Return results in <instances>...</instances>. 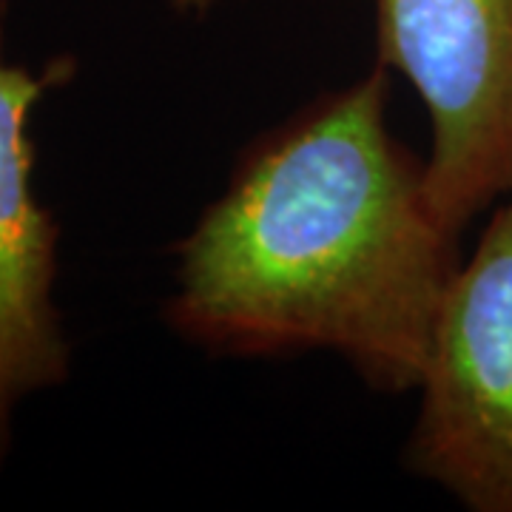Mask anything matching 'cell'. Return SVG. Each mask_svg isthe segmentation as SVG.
<instances>
[{
    "instance_id": "cell-1",
    "label": "cell",
    "mask_w": 512,
    "mask_h": 512,
    "mask_svg": "<svg viewBox=\"0 0 512 512\" xmlns=\"http://www.w3.org/2000/svg\"><path fill=\"white\" fill-rule=\"evenodd\" d=\"M384 111L376 66L248 151L177 251L171 328L237 356L330 350L376 390L419 387L458 237Z\"/></svg>"
},
{
    "instance_id": "cell-2",
    "label": "cell",
    "mask_w": 512,
    "mask_h": 512,
    "mask_svg": "<svg viewBox=\"0 0 512 512\" xmlns=\"http://www.w3.org/2000/svg\"><path fill=\"white\" fill-rule=\"evenodd\" d=\"M379 66L419 92L447 231L512 197V0H376Z\"/></svg>"
},
{
    "instance_id": "cell-3",
    "label": "cell",
    "mask_w": 512,
    "mask_h": 512,
    "mask_svg": "<svg viewBox=\"0 0 512 512\" xmlns=\"http://www.w3.org/2000/svg\"><path fill=\"white\" fill-rule=\"evenodd\" d=\"M407 461L473 512H512V197L458 265L421 373Z\"/></svg>"
},
{
    "instance_id": "cell-4",
    "label": "cell",
    "mask_w": 512,
    "mask_h": 512,
    "mask_svg": "<svg viewBox=\"0 0 512 512\" xmlns=\"http://www.w3.org/2000/svg\"><path fill=\"white\" fill-rule=\"evenodd\" d=\"M69 66L46 74L0 60V461L12 413L69 376V342L55 308L57 222L35 197L32 111Z\"/></svg>"
},
{
    "instance_id": "cell-5",
    "label": "cell",
    "mask_w": 512,
    "mask_h": 512,
    "mask_svg": "<svg viewBox=\"0 0 512 512\" xmlns=\"http://www.w3.org/2000/svg\"><path fill=\"white\" fill-rule=\"evenodd\" d=\"M177 12H194V15H200V12H208L217 0H168Z\"/></svg>"
}]
</instances>
